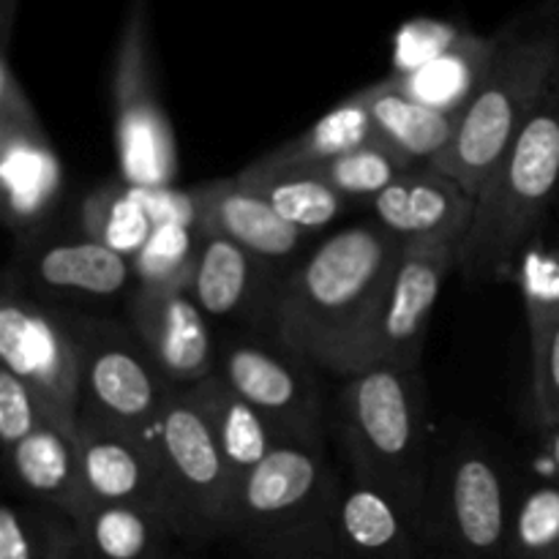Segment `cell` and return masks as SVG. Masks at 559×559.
Returning <instances> with one entry per match:
<instances>
[{"label": "cell", "mask_w": 559, "mask_h": 559, "mask_svg": "<svg viewBox=\"0 0 559 559\" xmlns=\"http://www.w3.org/2000/svg\"><path fill=\"white\" fill-rule=\"evenodd\" d=\"M402 249L380 224H358L322 240L278 282L271 309L276 342L314 369L353 374Z\"/></svg>", "instance_id": "1"}, {"label": "cell", "mask_w": 559, "mask_h": 559, "mask_svg": "<svg viewBox=\"0 0 559 559\" xmlns=\"http://www.w3.org/2000/svg\"><path fill=\"white\" fill-rule=\"evenodd\" d=\"M336 431L349 475L382 491L420 535L435 462L418 371L369 366L344 377Z\"/></svg>", "instance_id": "2"}, {"label": "cell", "mask_w": 559, "mask_h": 559, "mask_svg": "<svg viewBox=\"0 0 559 559\" xmlns=\"http://www.w3.org/2000/svg\"><path fill=\"white\" fill-rule=\"evenodd\" d=\"M559 189V76L480 191L473 227L459 249L467 284L516 278Z\"/></svg>", "instance_id": "3"}, {"label": "cell", "mask_w": 559, "mask_h": 559, "mask_svg": "<svg viewBox=\"0 0 559 559\" xmlns=\"http://www.w3.org/2000/svg\"><path fill=\"white\" fill-rule=\"evenodd\" d=\"M342 484L325 445L287 442L238 484L227 538L249 559H331Z\"/></svg>", "instance_id": "4"}, {"label": "cell", "mask_w": 559, "mask_h": 559, "mask_svg": "<svg viewBox=\"0 0 559 559\" xmlns=\"http://www.w3.org/2000/svg\"><path fill=\"white\" fill-rule=\"evenodd\" d=\"M557 76V27L502 33L495 63L462 112L456 136L431 167L451 175L478 200Z\"/></svg>", "instance_id": "5"}, {"label": "cell", "mask_w": 559, "mask_h": 559, "mask_svg": "<svg viewBox=\"0 0 559 559\" xmlns=\"http://www.w3.org/2000/svg\"><path fill=\"white\" fill-rule=\"evenodd\" d=\"M145 442L162 473L175 538L200 546L227 538L238 478L183 388H175Z\"/></svg>", "instance_id": "6"}, {"label": "cell", "mask_w": 559, "mask_h": 559, "mask_svg": "<svg viewBox=\"0 0 559 559\" xmlns=\"http://www.w3.org/2000/svg\"><path fill=\"white\" fill-rule=\"evenodd\" d=\"M513 495L500 459L462 440L435 462L420 544L429 559H506Z\"/></svg>", "instance_id": "7"}, {"label": "cell", "mask_w": 559, "mask_h": 559, "mask_svg": "<svg viewBox=\"0 0 559 559\" xmlns=\"http://www.w3.org/2000/svg\"><path fill=\"white\" fill-rule=\"evenodd\" d=\"M112 123L120 180L134 189L175 186L178 142L158 96L151 0H129L112 55Z\"/></svg>", "instance_id": "8"}, {"label": "cell", "mask_w": 559, "mask_h": 559, "mask_svg": "<svg viewBox=\"0 0 559 559\" xmlns=\"http://www.w3.org/2000/svg\"><path fill=\"white\" fill-rule=\"evenodd\" d=\"M80 349V415L145 440L175 385L158 371L129 322L74 314Z\"/></svg>", "instance_id": "9"}, {"label": "cell", "mask_w": 559, "mask_h": 559, "mask_svg": "<svg viewBox=\"0 0 559 559\" xmlns=\"http://www.w3.org/2000/svg\"><path fill=\"white\" fill-rule=\"evenodd\" d=\"M0 360L41 396L60 429L76 435L80 349L74 314L41 304L5 276L0 295Z\"/></svg>", "instance_id": "10"}, {"label": "cell", "mask_w": 559, "mask_h": 559, "mask_svg": "<svg viewBox=\"0 0 559 559\" xmlns=\"http://www.w3.org/2000/svg\"><path fill=\"white\" fill-rule=\"evenodd\" d=\"M5 276L41 304L69 314H102L98 309L129 300L136 273L129 257L87 235L33 233L20 240Z\"/></svg>", "instance_id": "11"}, {"label": "cell", "mask_w": 559, "mask_h": 559, "mask_svg": "<svg viewBox=\"0 0 559 559\" xmlns=\"http://www.w3.org/2000/svg\"><path fill=\"white\" fill-rule=\"evenodd\" d=\"M309 366L284 344L224 336L218 338L213 374L276 424L289 442L325 445V404Z\"/></svg>", "instance_id": "12"}, {"label": "cell", "mask_w": 559, "mask_h": 559, "mask_svg": "<svg viewBox=\"0 0 559 559\" xmlns=\"http://www.w3.org/2000/svg\"><path fill=\"white\" fill-rule=\"evenodd\" d=\"M0 183L5 224L20 238L41 229L63 191V164L14 74L9 49H0Z\"/></svg>", "instance_id": "13"}, {"label": "cell", "mask_w": 559, "mask_h": 559, "mask_svg": "<svg viewBox=\"0 0 559 559\" xmlns=\"http://www.w3.org/2000/svg\"><path fill=\"white\" fill-rule=\"evenodd\" d=\"M459 249L462 243H453V240L404 243L385 298L355 355L353 374L369 366L418 371L431 311H435L448 273L459 267Z\"/></svg>", "instance_id": "14"}, {"label": "cell", "mask_w": 559, "mask_h": 559, "mask_svg": "<svg viewBox=\"0 0 559 559\" xmlns=\"http://www.w3.org/2000/svg\"><path fill=\"white\" fill-rule=\"evenodd\" d=\"M126 322L175 388L216 371L218 338L186 287H136L126 300Z\"/></svg>", "instance_id": "15"}, {"label": "cell", "mask_w": 559, "mask_h": 559, "mask_svg": "<svg viewBox=\"0 0 559 559\" xmlns=\"http://www.w3.org/2000/svg\"><path fill=\"white\" fill-rule=\"evenodd\" d=\"M76 453H80L82 491H85L87 508H142V511H156L167 519L164 480L145 440L118 426L80 415Z\"/></svg>", "instance_id": "16"}, {"label": "cell", "mask_w": 559, "mask_h": 559, "mask_svg": "<svg viewBox=\"0 0 559 559\" xmlns=\"http://www.w3.org/2000/svg\"><path fill=\"white\" fill-rule=\"evenodd\" d=\"M374 224L402 243H464L478 200L451 175L415 164L369 202Z\"/></svg>", "instance_id": "17"}, {"label": "cell", "mask_w": 559, "mask_h": 559, "mask_svg": "<svg viewBox=\"0 0 559 559\" xmlns=\"http://www.w3.org/2000/svg\"><path fill=\"white\" fill-rule=\"evenodd\" d=\"M271 267L235 240L200 229L194 271L186 289L205 311L211 325L213 322L238 325V322L257 320L271 325L273 298L278 289Z\"/></svg>", "instance_id": "18"}, {"label": "cell", "mask_w": 559, "mask_h": 559, "mask_svg": "<svg viewBox=\"0 0 559 559\" xmlns=\"http://www.w3.org/2000/svg\"><path fill=\"white\" fill-rule=\"evenodd\" d=\"M194 200L202 233L224 235L267 265L289 262L309 240V235L284 222L271 202L238 175L197 186Z\"/></svg>", "instance_id": "19"}, {"label": "cell", "mask_w": 559, "mask_h": 559, "mask_svg": "<svg viewBox=\"0 0 559 559\" xmlns=\"http://www.w3.org/2000/svg\"><path fill=\"white\" fill-rule=\"evenodd\" d=\"M331 559H429L420 535L382 491L347 475Z\"/></svg>", "instance_id": "20"}, {"label": "cell", "mask_w": 559, "mask_h": 559, "mask_svg": "<svg viewBox=\"0 0 559 559\" xmlns=\"http://www.w3.org/2000/svg\"><path fill=\"white\" fill-rule=\"evenodd\" d=\"M3 453L11 484L25 500L60 508L71 519H80L87 511L76 435L58 424H44Z\"/></svg>", "instance_id": "21"}, {"label": "cell", "mask_w": 559, "mask_h": 559, "mask_svg": "<svg viewBox=\"0 0 559 559\" xmlns=\"http://www.w3.org/2000/svg\"><path fill=\"white\" fill-rule=\"evenodd\" d=\"M183 391L189 393L194 407L211 426L238 484L251 469L260 467L273 451L289 442L276 424H271L265 415L243 402L222 377L211 374L207 380L183 388Z\"/></svg>", "instance_id": "22"}, {"label": "cell", "mask_w": 559, "mask_h": 559, "mask_svg": "<svg viewBox=\"0 0 559 559\" xmlns=\"http://www.w3.org/2000/svg\"><path fill=\"white\" fill-rule=\"evenodd\" d=\"M374 120L377 131L391 147L415 164H431L448 151L462 115L442 112L418 98L407 96L391 82V76L358 91Z\"/></svg>", "instance_id": "23"}, {"label": "cell", "mask_w": 559, "mask_h": 559, "mask_svg": "<svg viewBox=\"0 0 559 559\" xmlns=\"http://www.w3.org/2000/svg\"><path fill=\"white\" fill-rule=\"evenodd\" d=\"M502 44V33L497 36H478L467 31L462 41L453 44L445 55L426 63L413 74H388L399 91L442 112L462 115L473 96L478 93L480 82L489 74Z\"/></svg>", "instance_id": "24"}, {"label": "cell", "mask_w": 559, "mask_h": 559, "mask_svg": "<svg viewBox=\"0 0 559 559\" xmlns=\"http://www.w3.org/2000/svg\"><path fill=\"white\" fill-rule=\"evenodd\" d=\"M74 524V559H173L178 540L162 513L142 508L96 506Z\"/></svg>", "instance_id": "25"}, {"label": "cell", "mask_w": 559, "mask_h": 559, "mask_svg": "<svg viewBox=\"0 0 559 559\" xmlns=\"http://www.w3.org/2000/svg\"><path fill=\"white\" fill-rule=\"evenodd\" d=\"M385 142L371 120L360 93H353L328 115H322L317 123H311L304 134L284 142L267 156L257 158V167L265 169H304L314 164L331 162V158L344 156V153L360 151L366 145Z\"/></svg>", "instance_id": "26"}, {"label": "cell", "mask_w": 559, "mask_h": 559, "mask_svg": "<svg viewBox=\"0 0 559 559\" xmlns=\"http://www.w3.org/2000/svg\"><path fill=\"white\" fill-rule=\"evenodd\" d=\"M238 178L260 191L284 222L306 235L336 222L349 202L336 189L300 173V169H265L249 164L246 169H240Z\"/></svg>", "instance_id": "27"}, {"label": "cell", "mask_w": 559, "mask_h": 559, "mask_svg": "<svg viewBox=\"0 0 559 559\" xmlns=\"http://www.w3.org/2000/svg\"><path fill=\"white\" fill-rule=\"evenodd\" d=\"M76 524L66 511L20 497L0 511V559H74Z\"/></svg>", "instance_id": "28"}, {"label": "cell", "mask_w": 559, "mask_h": 559, "mask_svg": "<svg viewBox=\"0 0 559 559\" xmlns=\"http://www.w3.org/2000/svg\"><path fill=\"white\" fill-rule=\"evenodd\" d=\"M519 293L524 300V320L530 338V380L544 366L549 344L559 328V243L546 246L535 240L516 267Z\"/></svg>", "instance_id": "29"}, {"label": "cell", "mask_w": 559, "mask_h": 559, "mask_svg": "<svg viewBox=\"0 0 559 559\" xmlns=\"http://www.w3.org/2000/svg\"><path fill=\"white\" fill-rule=\"evenodd\" d=\"M80 224L82 235L98 240V243L129 257V260L140 254L142 246L151 238L153 227H156L145 207L136 202L131 186L123 180L93 189L82 200Z\"/></svg>", "instance_id": "30"}, {"label": "cell", "mask_w": 559, "mask_h": 559, "mask_svg": "<svg viewBox=\"0 0 559 559\" xmlns=\"http://www.w3.org/2000/svg\"><path fill=\"white\" fill-rule=\"evenodd\" d=\"M413 167L415 162L402 156L396 147H391L388 142H377V145H366L360 151L344 153V156L331 158V162L304 167L300 173L322 180V183L336 189L347 200L371 202L380 191H385L393 180L402 178Z\"/></svg>", "instance_id": "31"}, {"label": "cell", "mask_w": 559, "mask_h": 559, "mask_svg": "<svg viewBox=\"0 0 559 559\" xmlns=\"http://www.w3.org/2000/svg\"><path fill=\"white\" fill-rule=\"evenodd\" d=\"M506 559H559V484L555 478L516 489Z\"/></svg>", "instance_id": "32"}, {"label": "cell", "mask_w": 559, "mask_h": 559, "mask_svg": "<svg viewBox=\"0 0 559 559\" xmlns=\"http://www.w3.org/2000/svg\"><path fill=\"white\" fill-rule=\"evenodd\" d=\"M197 243L200 229L183 224H156L147 243L131 260L136 287H189Z\"/></svg>", "instance_id": "33"}, {"label": "cell", "mask_w": 559, "mask_h": 559, "mask_svg": "<svg viewBox=\"0 0 559 559\" xmlns=\"http://www.w3.org/2000/svg\"><path fill=\"white\" fill-rule=\"evenodd\" d=\"M467 27L459 22L435 20V16H415L407 20L396 33H393L391 44V74H413V71L424 69L426 63L445 55L453 44L462 41Z\"/></svg>", "instance_id": "34"}, {"label": "cell", "mask_w": 559, "mask_h": 559, "mask_svg": "<svg viewBox=\"0 0 559 559\" xmlns=\"http://www.w3.org/2000/svg\"><path fill=\"white\" fill-rule=\"evenodd\" d=\"M44 424H55L49 418L47 404L22 377L3 366L0 369V442H3V451L14 448Z\"/></svg>", "instance_id": "35"}, {"label": "cell", "mask_w": 559, "mask_h": 559, "mask_svg": "<svg viewBox=\"0 0 559 559\" xmlns=\"http://www.w3.org/2000/svg\"><path fill=\"white\" fill-rule=\"evenodd\" d=\"M136 202L145 207L153 224H183V227L200 229V213H197L194 189H175V186H162V189H134Z\"/></svg>", "instance_id": "36"}, {"label": "cell", "mask_w": 559, "mask_h": 559, "mask_svg": "<svg viewBox=\"0 0 559 559\" xmlns=\"http://www.w3.org/2000/svg\"><path fill=\"white\" fill-rule=\"evenodd\" d=\"M530 388H533V413L540 429L559 424V328L551 338L544 366L530 380Z\"/></svg>", "instance_id": "37"}, {"label": "cell", "mask_w": 559, "mask_h": 559, "mask_svg": "<svg viewBox=\"0 0 559 559\" xmlns=\"http://www.w3.org/2000/svg\"><path fill=\"white\" fill-rule=\"evenodd\" d=\"M540 442H544V456L551 464V473L559 484V424L540 429Z\"/></svg>", "instance_id": "38"}, {"label": "cell", "mask_w": 559, "mask_h": 559, "mask_svg": "<svg viewBox=\"0 0 559 559\" xmlns=\"http://www.w3.org/2000/svg\"><path fill=\"white\" fill-rule=\"evenodd\" d=\"M20 0H0V49H9L11 31H14V16Z\"/></svg>", "instance_id": "39"}, {"label": "cell", "mask_w": 559, "mask_h": 559, "mask_svg": "<svg viewBox=\"0 0 559 559\" xmlns=\"http://www.w3.org/2000/svg\"><path fill=\"white\" fill-rule=\"evenodd\" d=\"M173 559H175V557H173Z\"/></svg>", "instance_id": "40"}]
</instances>
